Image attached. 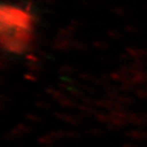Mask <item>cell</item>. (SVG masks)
Returning a JSON list of instances; mask_svg holds the SVG:
<instances>
[{
  "label": "cell",
  "instance_id": "obj_1",
  "mask_svg": "<svg viewBox=\"0 0 147 147\" xmlns=\"http://www.w3.org/2000/svg\"><path fill=\"white\" fill-rule=\"evenodd\" d=\"M36 20L31 6L6 3L0 8V39L4 51L11 55L27 53L35 38Z\"/></svg>",
  "mask_w": 147,
  "mask_h": 147
}]
</instances>
